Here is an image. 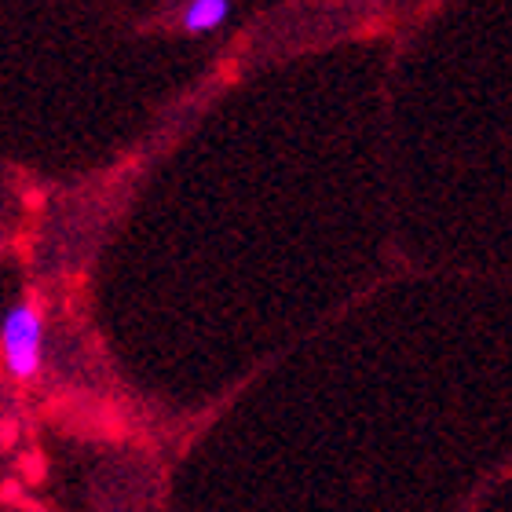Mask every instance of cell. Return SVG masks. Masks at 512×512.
<instances>
[{"instance_id": "cell-2", "label": "cell", "mask_w": 512, "mask_h": 512, "mask_svg": "<svg viewBox=\"0 0 512 512\" xmlns=\"http://www.w3.org/2000/svg\"><path fill=\"white\" fill-rule=\"evenodd\" d=\"M227 15H231V4H224V0H194L183 8L180 26L187 33H209L220 22H227Z\"/></svg>"}, {"instance_id": "cell-1", "label": "cell", "mask_w": 512, "mask_h": 512, "mask_svg": "<svg viewBox=\"0 0 512 512\" xmlns=\"http://www.w3.org/2000/svg\"><path fill=\"white\" fill-rule=\"evenodd\" d=\"M0 363L15 381H33L44 366V308L37 297L15 300L0 319Z\"/></svg>"}]
</instances>
